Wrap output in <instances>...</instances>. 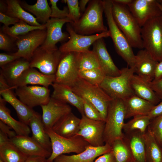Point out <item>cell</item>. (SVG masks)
Returning a JSON list of instances; mask_svg holds the SVG:
<instances>
[{
  "label": "cell",
  "mask_w": 162,
  "mask_h": 162,
  "mask_svg": "<svg viewBox=\"0 0 162 162\" xmlns=\"http://www.w3.org/2000/svg\"><path fill=\"white\" fill-rule=\"evenodd\" d=\"M112 1V12L113 19L132 47L143 49L141 37V27L127 5Z\"/></svg>",
  "instance_id": "cell-1"
},
{
  "label": "cell",
  "mask_w": 162,
  "mask_h": 162,
  "mask_svg": "<svg viewBox=\"0 0 162 162\" xmlns=\"http://www.w3.org/2000/svg\"><path fill=\"white\" fill-rule=\"evenodd\" d=\"M103 1L90 0L86 10L78 21L70 23L74 31L83 35H91L108 31L104 24Z\"/></svg>",
  "instance_id": "cell-2"
},
{
  "label": "cell",
  "mask_w": 162,
  "mask_h": 162,
  "mask_svg": "<svg viewBox=\"0 0 162 162\" xmlns=\"http://www.w3.org/2000/svg\"><path fill=\"white\" fill-rule=\"evenodd\" d=\"M125 117L123 100L112 98L109 104L104 133V141L110 146L116 140L123 139Z\"/></svg>",
  "instance_id": "cell-3"
},
{
  "label": "cell",
  "mask_w": 162,
  "mask_h": 162,
  "mask_svg": "<svg viewBox=\"0 0 162 162\" xmlns=\"http://www.w3.org/2000/svg\"><path fill=\"white\" fill-rule=\"evenodd\" d=\"M103 1L104 13L109 27L110 37L112 40L116 50L129 67H134L135 55L133 52L131 46L113 19L112 12V0Z\"/></svg>",
  "instance_id": "cell-4"
},
{
  "label": "cell",
  "mask_w": 162,
  "mask_h": 162,
  "mask_svg": "<svg viewBox=\"0 0 162 162\" xmlns=\"http://www.w3.org/2000/svg\"><path fill=\"white\" fill-rule=\"evenodd\" d=\"M121 70V74L118 76H105L99 86L112 98L124 100L135 94L131 80L135 73V68L127 67Z\"/></svg>",
  "instance_id": "cell-5"
},
{
  "label": "cell",
  "mask_w": 162,
  "mask_h": 162,
  "mask_svg": "<svg viewBox=\"0 0 162 162\" xmlns=\"http://www.w3.org/2000/svg\"><path fill=\"white\" fill-rule=\"evenodd\" d=\"M143 48L158 62L162 61V15L148 21L142 27Z\"/></svg>",
  "instance_id": "cell-6"
},
{
  "label": "cell",
  "mask_w": 162,
  "mask_h": 162,
  "mask_svg": "<svg viewBox=\"0 0 162 162\" xmlns=\"http://www.w3.org/2000/svg\"><path fill=\"white\" fill-rule=\"evenodd\" d=\"M70 88L79 96L92 104L106 119L108 106L112 98L101 87L90 84L80 77Z\"/></svg>",
  "instance_id": "cell-7"
},
{
  "label": "cell",
  "mask_w": 162,
  "mask_h": 162,
  "mask_svg": "<svg viewBox=\"0 0 162 162\" xmlns=\"http://www.w3.org/2000/svg\"><path fill=\"white\" fill-rule=\"evenodd\" d=\"M45 129L50 137L52 148L51 155L46 159L47 162H53L56 157L61 154L70 153H80L90 145L80 136L66 138L57 134L52 129Z\"/></svg>",
  "instance_id": "cell-8"
},
{
  "label": "cell",
  "mask_w": 162,
  "mask_h": 162,
  "mask_svg": "<svg viewBox=\"0 0 162 162\" xmlns=\"http://www.w3.org/2000/svg\"><path fill=\"white\" fill-rule=\"evenodd\" d=\"M78 52L63 53L55 74L54 83L71 88L80 78Z\"/></svg>",
  "instance_id": "cell-9"
},
{
  "label": "cell",
  "mask_w": 162,
  "mask_h": 162,
  "mask_svg": "<svg viewBox=\"0 0 162 162\" xmlns=\"http://www.w3.org/2000/svg\"><path fill=\"white\" fill-rule=\"evenodd\" d=\"M66 29L69 35V40L63 43L58 49L63 53L86 51L89 50V47L98 39L110 37L108 30L91 35L78 34L74 31L70 23H67Z\"/></svg>",
  "instance_id": "cell-10"
},
{
  "label": "cell",
  "mask_w": 162,
  "mask_h": 162,
  "mask_svg": "<svg viewBox=\"0 0 162 162\" xmlns=\"http://www.w3.org/2000/svg\"><path fill=\"white\" fill-rule=\"evenodd\" d=\"M46 34V29H38L19 36L16 41L17 51L13 53L30 61L34 51L44 43Z\"/></svg>",
  "instance_id": "cell-11"
},
{
  "label": "cell",
  "mask_w": 162,
  "mask_h": 162,
  "mask_svg": "<svg viewBox=\"0 0 162 162\" xmlns=\"http://www.w3.org/2000/svg\"><path fill=\"white\" fill-rule=\"evenodd\" d=\"M62 54L59 49L50 51L39 47L34 51L29 61L30 67L37 68L46 75H55Z\"/></svg>",
  "instance_id": "cell-12"
},
{
  "label": "cell",
  "mask_w": 162,
  "mask_h": 162,
  "mask_svg": "<svg viewBox=\"0 0 162 162\" xmlns=\"http://www.w3.org/2000/svg\"><path fill=\"white\" fill-rule=\"evenodd\" d=\"M15 89V94L19 99L32 109L46 104L51 97L50 89L43 86L27 85L18 87Z\"/></svg>",
  "instance_id": "cell-13"
},
{
  "label": "cell",
  "mask_w": 162,
  "mask_h": 162,
  "mask_svg": "<svg viewBox=\"0 0 162 162\" xmlns=\"http://www.w3.org/2000/svg\"><path fill=\"white\" fill-rule=\"evenodd\" d=\"M105 122L90 119L85 115L82 116L79 130L76 136L82 137L89 144L100 146L105 144L104 133Z\"/></svg>",
  "instance_id": "cell-14"
},
{
  "label": "cell",
  "mask_w": 162,
  "mask_h": 162,
  "mask_svg": "<svg viewBox=\"0 0 162 162\" xmlns=\"http://www.w3.org/2000/svg\"><path fill=\"white\" fill-rule=\"evenodd\" d=\"M68 23H72L68 17L62 19L51 18L46 23V38L40 47L50 51L58 50V49L56 44L59 42L65 43L69 38L68 33L62 31L63 26Z\"/></svg>",
  "instance_id": "cell-15"
},
{
  "label": "cell",
  "mask_w": 162,
  "mask_h": 162,
  "mask_svg": "<svg viewBox=\"0 0 162 162\" xmlns=\"http://www.w3.org/2000/svg\"><path fill=\"white\" fill-rule=\"evenodd\" d=\"M13 89L0 75V96L14 108L20 121L28 125L30 120L35 111L18 99L13 92Z\"/></svg>",
  "instance_id": "cell-16"
},
{
  "label": "cell",
  "mask_w": 162,
  "mask_h": 162,
  "mask_svg": "<svg viewBox=\"0 0 162 162\" xmlns=\"http://www.w3.org/2000/svg\"><path fill=\"white\" fill-rule=\"evenodd\" d=\"M158 3L156 0H132L128 6L142 27L149 20L162 15Z\"/></svg>",
  "instance_id": "cell-17"
},
{
  "label": "cell",
  "mask_w": 162,
  "mask_h": 162,
  "mask_svg": "<svg viewBox=\"0 0 162 162\" xmlns=\"http://www.w3.org/2000/svg\"><path fill=\"white\" fill-rule=\"evenodd\" d=\"M40 106L42 121L45 129H52L61 118L71 112V108L68 104L51 97L46 104Z\"/></svg>",
  "instance_id": "cell-18"
},
{
  "label": "cell",
  "mask_w": 162,
  "mask_h": 162,
  "mask_svg": "<svg viewBox=\"0 0 162 162\" xmlns=\"http://www.w3.org/2000/svg\"><path fill=\"white\" fill-rule=\"evenodd\" d=\"M158 63L146 50L141 49L135 55V73L147 82H151Z\"/></svg>",
  "instance_id": "cell-19"
},
{
  "label": "cell",
  "mask_w": 162,
  "mask_h": 162,
  "mask_svg": "<svg viewBox=\"0 0 162 162\" xmlns=\"http://www.w3.org/2000/svg\"><path fill=\"white\" fill-rule=\"evenodd\" d=\"M112 150L111 146L108 144L100 146L90 145L80 153L70 155H60L53 162H94L97 158Z\"/></svg>",
  "instance_id": "cell-20"
},
{
  "label": "cell",
  "mask_w": 162,
  "mask_h": 162,
  "mask_svg": "<svg viewBox=\"0 0 162 162\" xmlns=\"http://www.w3.org/2000/svg\"><path fill=\"white\" fill-rule=\"evenodd\" d=\"M92 50L96 54L100 68L106 76L113 77L121 73L116 66L109 53L103 38L99 39L93 44Z\"/></svg>",
  "instance_id": "cell-21"
},
{
  "label": "cell",
  "mask_w": 162,
  "mask_h": 162,
  "mask_svg": "<svg viewBox=\"0 0 162 162\" xmlns=\"http://www.w3.org/2000/svg\"><path fill=\"white\" fill-rule=\"evenodd\" d=\"M145 133L138 131L124 133L123 140L134 162H146Z\"/></svg>",
  "instance_id": "cell-22"
},
{
  "label": "cell",
  "mask_w": 162,
  "mask_h": 162,
  "mask_svg": "<svg viewBox=\"0 0 162 162\" xmlns=\"http://www.w3.org/2000/svg\"><path fill=\"white\" fill-rule=\"evenodd\" d=\"M10 141L28 156H40L47 159L51 154V152L45 148L29 136L16 135L10 139Z\"/></svg>",
  "instance_id": "cell-23"
},
{
  "label": "cell",
  "mask_w": 162,
  "mask_h": 162,
  "mask_svg": "<svg viewBox=\"0 0 162 162\" xmlns=\"http://www.w3.org/2000/svg\"><path fill=\"white\" fill-rule=\"evenodd\" d=\"M55 74L46 75L35 68H29L25 70L20 77L14 89L28 85L40 86L48 88L54 83Z\"/></svg>",
  "instance_id": "cell-24"
},
{
  "label": "cell",
  "mask_w": 162,
  "mask_h": 162,
  "mask_svg": "<svg viewBox=\"0 0 162 162\" xmlns=\"http://www.w3.org/2000/svg\"><path fill=\"white\" fill-rule=\"evenodd\" d=\"M53 92L52 98L77 108L82 116L84 115L82 99L74 93L69 87L54 83L52 85Z\"/></svg>",
  "instance_id": "cell-25"
},
{
  "label": "cell",
  "mask_w": 162,
  "mask_h": 162,
  "mask_svg": "<svg viewBox=\"0 0 162 162\" xmlns=\"http://www.w3.org/2000/svg\"><path fill=\"white\" fill-rule=\"evenodd\" d=\"M29 68V61L20 58L1 68L0 75L14 89V87L23 72Z\"/></svg>",
  "instance_id": "cell-26"
},
{
  "label": "cell",
  "mask_w": 162,
  "mask_h": 162,
  "mask_svg": "<svg viewBox=\"0 0 162 162\" xmlns=\"http://www.w3.org/2000/svg\"><path fill=\"white\" fill-rule=\"evenodd\" d=\"M127 119L136 116L148 115L155 106L151 103L135 94L123 100Z\"/></svg>",
  "instance_id": "cell-27"
},
{
  "label": "cell",
  "mask_w": 162,
  "mask_h": 162,
  "mask_svg": "<svg viewBox=\"0 0 162 162\" xmlns=\"http://www.w3.org/2000/svg\"><path fill=\"white\" fill-rule=\"evenodd\" d=\"M80 122V119L71 112L61 118L52 129L62 137H72L76 136L78 132Z\"/></svg>",
  "instance_id": "cell-28"
},
{
  "label": "cell",
  "mask_w": 162,
  "mask_h": 162,
  "mask_svg": "<svg viewBox=\"0 0 162 162\" xmlns=\"http://www.w3.org/2000/svg\"><path fill=\"white\" fill-rule=\"evenodd\" d=\"M28 126L32 132V137L44 148L52 152L50 138L46 132L40 115L35 112L30 120Z\"/></svg>",
  "instance_id": "cell-29"
},
{
  "label": "cell",
  "mask_w": 162,
  "mask_h": 162,
  "mask_svg": "<svg viewBox=\"0 0 162 162\" xmlns=\"http://www.w3.org/2000/svg\"><path fill=\"white\" fill-rule=\"evenodd\" d=\"M6 102L0 97V120L10 127L16 133V135L28 136L31 132L29 126L18 121L10 115V110L6 106Z\"/></svg>",
  "instance_id": "cell-30"
},
{
  "label": "cell",
  "mask_w": 162,
  "mask_h": 162,
  "mask_svg": "<svg viewBox=\"0 0 162 162\" xmlns=\"http://www.w3.org/2000/svg\"><path fill=\"white\" fill-rule=\"evenodd\" d=\"M131 85L134 94L137 96L155 105L161 101L148 83L137 75L134 74L133 76Z\"/></svg>",
  "instance_id": "cell-31"
},
{
  "label": "cell",
  "mask_w": 162,
  "mask_h": 162,
  "mask_svg": "<svg viewBox=\"0 0 162 162\" xmlns=\"http://www.w3.org/2000/svg\"><path fill=\"white\" fill-rule=\"evenodd\" d=\"M24 9L35 16L37 21L42 25L46 24L50 19L51 10L47 0H38L34 4L30 5L25 1L20 0Z\"/></svg>",
  "instance_id": "cell-32"
},
{
  "label": "cell",
  "mask_w": 162,
  "mask_h": 162,
  "mask_svg": "<svg viewBox=\"0 0 162 162\" xmlns=\"http://www.w3.org/2000/svg\"><path fill=\"white\" fill-rule=\"evenodd\" d=\"M7 10L5 14L12 17L19 19L28 24L35 26L42 25L39 23L35 17L26 11L20 5V0H6Z\"/></svg>",
  "instance_id": "cell-33"
},
{
  "label": "cell",
  "mask_w": 162,
  "mask_h": 162,
  "mask_svg": "<svg viewBox=\"0 0 162 162\" xmlns=\"http://www.w3.org/2000/svg\"><path fill=\"white\" fill-rule=\"evenodd\" d=\"M144 137L146 162H162V146L148 128Z\"/></svg>",
  "instance_id": "cell-34"
},
{
  "label": "cell",
  "mask_w": 162,
  "mask_h": 162,
  "mask_svg": "<svg viewBox=\"0 0 162 162\" xmlns=\"http://www.w3.org/2000/svg\"><path fill=\"white\" fill-rule=\"evenodd\" d=\"M28 156L10 141L0 145V158L4 162H25Z\"/></svg>",
  "instance_id": "cell-35"
},
{
  "label": "cell",
  "mask_w": 162,
  "mask_h": 162,
  "mask_svg": "<svg viewBox=\"0 0 162 162\" xmlns=\"http://www.w3.org/2000/svg\"><path fill=\"white\" fill-rule=\"evenodd\" d=\"M46 28V24L40 26H35L30 25L21 20L10 27H6L3 25L0 29L4 33L16 39L19 36L26 34L31 31Z\"/></svg>",
  "instance_id": "cell-36"
},
{
  "label": "cell",
  "mask_w": 162,
  "mask_h": 162,
  "mask_svg": "<svg viewBox=\"0 0 162 162\" xmlns=\"http://www.w3.org/2000/svg\"><path fill=\"white\" fill-rule=\"evenodd\" d=\"M77 58L79 70L100 68L97 56L92 50L78 52Z\"/></svg>",
  "instance_id": "cell-37"
},
{
  "label": "cell",
  "mask_w": 162,
  "mask_h": 162,
  "mask_svg": "<svg viewBox=\"0 0 162 162\" xmlns=\"http://www.w3.org/2000/svg\"><path fill=\"white\" fill-rule=\"evenodd\" d=\"M151 120L148 115L136 116L125 123L123 128L124 133L138 131L144 134L150 123Z\"/></svg>",
  "instance_id": "cell-38"
},
{
  "label": "cell",
  "mask_w": 162,
  "mask_h": 162,
  "mask_svg": "<svg viewBox=\"0 0 162 162\" xmlns=\"http://www.w3.org/2000/svg\"><path fill=\"white\" fill-rule=\"evenodd\" d=\"M111 146L116 162H134L123 139L116 140Z\"/></svg>",
  "instance_id": "cell-39"
},
{
  "label": "cell",
  "mask_w": 162,
  "mask_h": 162,
  "mask_svg": "<svg viewBox=\"0 0 162 162\" xmlns=\"http://www.w3.org/2000/svg\"><path fill=\"white\" fill-rule=\"evenodd\" d=\"M79 74L80 78L90 84L99 86L106 76L100 68L79 70Z\"/></svg>",
  "instance_id": "cell-40"
},
{
  "label": "cell",
  "mask_w": 162,
  "mask_h": 162,
  "mask_svg": "<svg viewBox=\"0 0 162 162\" xmlns=\"http://www.w3.org/2000/svg\"><path fill=\"white\" fill-rule=\"evenodd\" d=\"M148 128L162 146V114L151 120Z\"/></svg>",
  "instance_id": "cell-41"
},
{
  "label": "cell",
  "mask_w": 162,
  "mask_h": 162,
  "mask_svg": "<svg viewBox=\"0 0 162 162\" xmlns=\"http://www.w3.org/2000/svg\"><path fill=\"white\" fill-rule=\"evenodd\" d=\"M82 99L85 115L92 120L105 122V118L99 111L88 100Z\"/></svg>",
  "instance_id": "cell-42"
},
{
  "label": "cell",
  "mask_w": 162,
  "mask_h": 162,
  "mask_svg": "<svg viewBox=\"0 0 162 162\" xmlns=\"http://www.w3.org/2000/svg\"><path fill=\"white\" fill-rule=\"evenodd\" d=\"M64 2L66 3L68 10V17L72 23L77 22L81 16L78 0H66Z\"/></svg>",
  "instance_id": "cell-43"
},
{
  "label": "cell",
  "mask_w": 162,
  "mask_h": 162,
  "mask_svg": "<svg viewBox=\"0 0 162 162\" xmlns=\"http://www.w3.org/2000/svg\"><path fill=\"white\" fill-rule=\"evenodd\" d=\"M16 39L0 30V50L10 51L14 48Z\"/></svg>",
  "instance_id": "cell-44"
},
{
  "label": "cell",
  "mask_w": 162,
  "mask_h": 162,
  "mask_svg": "<svg viewBox=\"0 0 162 162\" xmlns=\"http://www.w3.org/2000/svg\"><path fill=\"white\" fill-rule=\"evenodd\" d=\"M50 1L51 5V18L62 19L68 17L69 11L68 7H65L61 10L57 6V2L59 0H50Z\"/></svg>",
  "instance_id": "cell-45"
},
{
  "label": "cell",
  "mask_w": 162,
  "mask_h": 162,
  "mask_svg": "<svg viewBox=\"0 0 162 162\" xmlns=\"http://www.w3.org/2000/svg\"><path fill=\"white\" fill-rule=\"evenodd\" d=\"M20 58L13 53L8 54L4 53H0V67L1 68Z\"/></svg>",
  "instance_id": "cell-46"
},
{
  "label": "cell",
  "mask_w": 162,
  "mask_h": 162,
  "mask_svg": "<svg viewBox=\"0 0 162 162\" xmlns=\"http://www.w3.org/2000/svg\"><path fill=\"white\" fill-rule=\"evenodd\" d=\"M148 83L159 99L162 100V78L158 80H153Z\"/></svg>",
  "instance_id": "cell-47"
},
{
  "label": "cell",
  "mask_w": 162,
  "mask_h": 162,
  "mask_svg": "<svg viewBox=\"0 0 162 162\" xmlns=\"http://www.w3.org/2000/svg\"><path fill=\"white\" fill-rule=\"evenodd\" d=\"M20 21L18 19L11 17L0 12V22L6 27H8L10 25H14Z\"/></svg>",
  "instance_id": "cell-48"
},
{
  "label": "cell",
  "mask_w": 162,
  "mask_h": 162,
  "mask_svg": "<svg viewBox=\"0 0 162 162\" xmlns=\"http://www.w3.org/2000/svg\"><path fill=\"white\" fill-rule=\"evenodd\" d=\"M162 114V100L154 107L148 116L150 120Z\"/></svg>",
  "instance_id": "cell-49"
},
{
  "label": "cell",
  "mask_w": 162,
  "mask_h": 162,
  "mask_svg": "<svg viewBox=\"0 0 162 162\" xmlns=\"http://www.w3.org/2000/svg\"><path fill=\"white\" fill-rule=\"evenodd\" d=\"M94 162H116L112 150L98 157Z\"/></svg>",
  "instance_id": "cell-50"
},
{
  "label": "cell",
  "mask_w": 162,
  "mask_h": 162,
  "mask_svg": "<svg viewBox=\"0 0 162 162\" xmlns=\"http://www.w3.org/2000/svg\"><path fill=\"white\" fill-rule=\"evenodd\" d=\"M11 129H12L10 127L0 120V131L6 134L10 139L16 135L15 132Z\"/></svg>",
  "instance_id": "cell-51"
},
{
  "label": "cell",
  "mask_w": 162,
  "mask_h": 162,
  "mask_svg": "<svg viewBox=\"0 0 162 162\" xmlns=\"http://www.w3.org/2000/svg\"><path fill=\"white\" fill-rule=\"evenodd\" d=\"M162 78V61L158 62L156 68L153 80H157Z\"/></svg>",
  "instance_id": "cell-52"
},
{
  "label": "cell",
  "mask_w": 162,
  "mask_h": 162,
  "mask_svg": "<svg viewBox=\"0 0 162 162\" xmlns=\"http://www.w3.org/2000/svg\"><path fill=\"white\" fill-rule=\"evenodd\" d=\"M47 158L45 157L38 156H28L25 162H46Z\"/></svg>",
  "instance_id": "cell-53"
},
{
  "label": "cell",
  "mask_w": 162,
  "mask_h": 162,
  "mask_svg": "<svg viewBox=\"0 0 162 162\" xmlns=\"http://www.w3.org/2000/svg\"><path fill=\"white\" fill-rule=\"evenodd\" d=\"M89 0H81L79 2V5L81 13H84L86 10V6L89 2Z\"/></svg>",
  "instance_id": "cell-54"
},
{
  "label": "cell",
  "mask_w": 162,
  "mask_h": 162,
  "mask_svg": "<svg viewBox=\"0 0 162 162\" xmlns=\"http://www.w3.org/2000/svg\"><path fill=\"white\" fill-rule=\"evenodd\" d=\"M10 141V139L8 136L0 131V145Z\"/></svg>",
  "instance_id": "cell-55"
},
{
  "label": "cell",
  "mask_w": 162,
  "mask_h": 162,
  "mask_svg": "<svg viewBox=\"0 0 162 162\" xmlns=\"http://www.w3.org/2000/svg\"><path fill=\"white\" fill-rule=\"evenodd\" d=\"M7 4L6 1H0V12L4 14L6 12Z\"/></svg>",
  "instance_id": "cell-56"
},
{
  "label": "cell",
  "mask_w": 162,
  "mask_h": 162,
  "mask_svg": "<svg viewBox=\"0 0 162 162\" xmlns=\"http://www.w3.org/2000/svg\"><path fill=\"white\" fill-rule=\"evenodd\" d=\"M114 1L119 4L128 5L132 1V0H113Z\"/></svg>",
  "instance_id": "cell-57"
},
{
  "label": "cell",
  "mask_w": 162,
  "mask_h": 162,
  "mask_svg": "<svg viewBox=\"0 0 162 162\" xmlns=\"http://www.w3.org/2000/svg\"><path fill=\"white\" fill-rule=\"evenodd\" d=\"M158 7L162 11V4L158 2Z\"/></svg>",
  "instance_id": "cell-58"
},
{
  "label": "cell",
  "mask_w": 162,
  "mask_h": 162,
  "mask_svg": "<svg viewBox=\"0 0 162 162\" xmlns=\"http://www.w3.org/2000/svg\"><path fill=\"white\" fill-rule=\"evenodd\" d=\"M158 2L162 4V0H157Z\"/></svg>",
  "instance_id": "cell-59"
},
{
  "label": "cell",
  "mask_w": 162,
  "mask_h": 162,
  "mask_svg": "<svg viewBox=\"0 0 162 162\" xmlns=\"http://www.w3.org/2000/svg\"><path fill=\"white\" fill-rule=\"evenodd\" d=\"M0 162H4L1 158H0Z\"/></svg>",
  "instance_id": "cell-60"
},
{
  "label": "cell",
  "mask_w": 162,
  "mask_h": 162,
  "mask_svg": "<svg viewBox=\"0 0 162 162\" xmlns=\"http://www.w3.org/2000/svg\"><path fill=\"white\" fill-rule=\"evenodd\" d=\"M46 162H47V161Z\"/></svg>",
  "instance_id": "cell-61"
}]
</instances>
